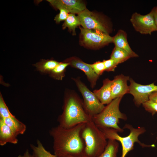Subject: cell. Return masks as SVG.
<instances>
[{
  "label": "cell",
  "instance_id": "obj_1",
  "mask_svg": "<svg viewBox=\"0 0 157 157\" xmlns=\"http://www.w3.org/2000/svg\"><path fill=\"white\" fill-rule=\"evenodd\" d=\"M85 123L66 128L58 125L50 130L53 139V149L57 157L84 155L85 145L81 132Z\"/></svg>",
  "mask_w": 157,
  "mask_h": 157
},
{
  "label": "cell",
  "instance_id": "obj_2",
  "mask_svg": "<svg viewBox=\"0 0 157 157\" xmlns=\"http://www.w3.org/2000/svg\"><path fill=\"white\" fill-rule=\"evenodd\" d=\"M62 114L58 117V125L66 128L85 123L92 117L87 113L83 101L76 93L69 90L65 94Z\"/></svg>",
  "mask_w": 157,
  "mask_h": 157
},
{
  "label": "cell",
  "instance_id": "obj_3",
  "mask_svg": "<svg viewBox=\"0 0 157 157\" xmlns=\"http://www.w3.org/2000/svg\"><path fill=\"white\" fill-rule=\"evenodd\" d=\"M81 136L85 145L84 155L88 157L99 156L107 144V139L103 132L92 120L85 124Z\"/></svg>",
  "mask_w": 157,
  "mask_h": 157
},
{
  "label": "cell",
  "instance_id": "obj_4",
  "mask_svg": "<svg viewBox=\"0 0 157 157\" xmlns=\"http://www.w3.org/2000/svg\"><path fill=\"white\" fill-rule=\"evenodd\" d=\"M123 97L117 98L105 106L99 113L92 117V120L99 128H111L118 132H123V130L118 125L119 119H127L126 115L121 113L119 109V104Z\"/></svg>",
  "mask_w": 157,
  "mask_h": 157
},
{
  "label": "cell",
  "instance_id": "obj_5",
  "mask_svg": "<svg viewBox=\"0 0 157 157\" xmlns=\"http://www.w3.org/2000/svg\"><path fill=\"white\" fill-rule=\"evenodd\" d=\"M123 128L127 129L130 130V133L127 136H120L118 134V132L113 128L99 129L103 132L107 139L114 140L119 141L121 143L122 148L121 157H125L127 154L133 149L134 144L135 142L138 143L140 145L143 147L151 146L142 143L138 140V136L146 131L144 127H139L135 128L131 125L126 124Z\"/></svg>",
  "mask_w": 157,
  "mask_h": 157
},
{
  "label": "cell",
  "instance_id": "obj_6",
  "mask_svg": "<svg viewBox=\"0 0 157 157\" xmlns=\"http://www.w3.org/2000/svg\"><path fill=\"white\" fill-rule=\"evenodd\" d=\"M78 17L83 28L97 30L109 34L112 27L106 17L90 11L86 8L78 14Z\"/></svg>",
  "mask_w": 157,
  "mask_h": 157
},
{
  "label": "cell",
  "instance_id": "obj_7",
  "mask_svg": "<svg viewBox=\"0 0 157 157\" xmlns=\"http://www.w3.org/2000/svg\"><path fill=\"white\" fill-rule=\"evenodd\" d=\"M72 79L83 97L84 108L88 114L92 117L100 113L105 107L104 105L79 78H73Z\"/></svg>",
  "mask_w": 157,
  "mask_h": 157
},
{
  "label": "cell",
  "instance_id": "obj_8",
  "mask_svg": "<svg viewBox=\"0 0 157 157\" xmlns=\"http://www.w3.org/2000/svg\"><path fill=\"white\" fill-rule=\"evenodd\" d=\"M81 41L90 48H100L113 42V37L99 31L80 27Z\"/></svg>",
  "mask_w": 157,
  "mask_h": 157
},
{
  "label": "cell",
  "instance_id": "obj_9",
  "mask_svg": "<svg viewBox=\"0 0 157 157\" xmlns=\"http://www.w3.org/2000/svg\"><path fill=\"white\" fill-rule=\"evenodd\" d=\"M130 21L135 30L141 34L151 35L153 32L156 31L154 8L145 15L134 13Z\"/></svg>",
  "mask_w": 157,
  "mask_h": 157
},
{
  "label": "cell",
  "instance_id": "obj_10",
  "mask_svg": "<svg viewBox=\"0 0 157 157\" xmlns=\"http://www.w3.org/2000/svg\"><path fill=\"white\" fill-rule=\"evenodd\" d=\"M129 93L133 97L134 101L137 106H139L149 100L150 94L157 90V85L154 83L142 85L136 83L132 78L130 79Z\"/></svg>",
  "mask_w": 157,
  "mask_h": 157
},
{
  "label": "cell",
  "instance_id": "obj_11",
  "mask_svg": "<svg viewBox=\"0 0 157 157\" xmlns=\"http://www.w3.org/2000/svg\"><path fill=\"white\" fill-rule=\"evenodd\" d=\"M64 61L69 63V65L72 67L83 71L90 83L91 88H93L95 87L99 76L94 72L90 64L85 63L78 58L74 57L68 58Z\"/></svg>",
  "mask_w": 157,
  "mask_h": 157
},
{
  "label": "cell",
  "instance_id": "obj_12",
  "mask_svg": "<svg viewBox=\"0 0 157 157\" xmlns=\"http://www.w3.org/2000/svg\"><path fill=\"white\" fill-rule=\"evenodd\" d=\"M55 8H63L70 13L79 14L86 9L85 4L82 1L78 0H47Z\"/></svg>",
  "mask_w": 157,
  "mask_h": 157
},
{
  "label": "cell",
  "instance_id": "obj_13",
  "mask_svg": "<svg viewBox=\"0 0 157 157\" xmlns=\"http://www.w3.org/2000/svg\"><path fill=\"white\" fill-rule=\"evenodd\" d=\"M130 79L129 76L122 74L115 76L112 80L111 92L113 99L117 98L123 97L129 93V86L127 85V81Z\"/></svg>",
  "mask_w": 157,
  "mask_h": 157
},
{
  "label": "cell",
  "instance_id": "obj_14",
  "mask_svg": "<svg viewBox=\"0 0 157 157\" xmlns=\"http://www.w3.org/2000/svg\"><path fill=\"white\" fill-rule=\"evenodd\" d=\"M112 80L108 78L103 81L102 86L98 90H95L93 92L99 100L104 105L108 104L113 100L112 95Z\"/></svg>",
  "mask_w": 157,
  "mask_h": 157
},
{
  "label": "cell",
  "instance_id": "obj_15",
  "mask_svg": "<svg viewBox=\"0 0 157 157\" xmlns=\"http://www.w3.org/2000/svg\"><path fill=\"white\" fill-rule=\"evenodd\" d=\"M113 42L115 47L122 49L127 52L131 58L137 57L138 55L131 49L127 40L126 32L122 29L119 30L117 33L113 37Z\"/></svg>",
  "mask_w": 157,
  "mask_h": 157
},
{
  "label": "cell",
  "instance_id": "obj_16",
  "mask_svg": "<svg viewBox=\"0 0 157 157\" xmlns=\"http://www.w3.org/2000/svg\"><path fill=\"white\" fill-rule=\"evenodd\" d=\"M18 142L17 137L9 127L0 118V145L3 146L8 142L16 144Z\"/></svg>",
  "mask_w": 157,
  "mask_h": 157
},
{
  "label": "cell",
  "instance_id": "obj_17",
  "mask_svg": "<svg viewBox=\"0 0 157 157\" xmlns=\"http://www.w3.org/2000/svg\"><path fill=\"white\" fill-rule=\"evenodd\" d=\"M1 119L9 127L16 137L19 134H23L25 132L26 129V125L18 120L14 116L13 117Z\"/></svg>",
  "mask_w": 157,
  "mask_h": 157
},
{
  "label": "cell",
  "instance_id": "obj_18",
  "mask_svg": "<svg viewBox=\"0 0 157 157\" xmlns=\"http://www.w3.org/2000/svg\"><path fill=\"white\" fill-rule=\"evenodd\" d=\"M60 63L53 60L42 59L34 65L39 71L44 73H49Z\"/></svg>",
  "mask_w": 157,
  "mask_h": 157
},
{
  "label": "cell",
  "instance_id": "obj_19",
  "mask_svg": "<svg viewBox=\"0 0 157 157\" xmlns=\"http://www.w3.org/2000/svg\"><path fill=\"white\" fill-rule=\"evenodd\" d=\"M119 144L117 140L108 139L107 145L102 153L97 157H117Z\"/></svg>",
  "mask_w": 157,
  "mask_h": 157
},
{
  "label": "cell",
  "instance_id": "obj_20",
  "mask_svg": "<svg viewBox=\"0 0 157 157\" xmlns=\"http://www.w3.org/2000/svg\"><path fill=\"white\" fill-rule=\"evenodd\" d=\"M80 25H81V23L78 16H76L74 14L70 13L62 26L63 29L68 28L69 30L72 31L73 35H74L76 33L75 28Z\"/></svg>",
  "mask_w": 157,
  "mask_h": 157
},
{
  "label": "cell",
  "instance_id": "obj_21",
  "mask_svg": "<svg viewBox=\"0 0 157 157\" xmlns=\"http://www.w3.org/2000/svg\"><path fill=\"white\" fill-rule=\"evenodd\" d=\"M37 146L33 144L30 145L33 151L32 156L33 157H57L55 155H53L47 151L39 140H37Z\"/></svg>",
  "mask_w": 157,
  "mask_h": 157
},
{
  "label": "cell",
  "instance_id": "obj_22",
  "mask_svg": "<svg viewBox=\"0 0 157 157\" xmlns=\"http://www.w3.org/2000/svg\"><path fill=\"white\" fill-rule=\"evenodd\" d=\"M69 65V63L64 61L59 64L49 74L51 76L55 79L62 80L65 76L66 68Z\"/></svg>",
  "mask_w": 157,
  "mask_h": 157
},
{
  "label": "cell",
  "instance_id": "obj_23",
  "mask_svg": "<svg viewBox=\"0 0 157 157\" xmlns=\"http://www.w3.org/2000/svg\"><path fill=\"white\" fill-rule=\"evenodd\" d=\"M131 58L125 51L115 47L110 55V58L114 60L118 64L122 63Z\"/></svg>",
  "mask_w": 157,
  "mask_h": 157
},
{
  "label": "cell",
  "instance_id": "obj_24",
  "mask_svg": "<svg viewBox=\"0 0 157 157\" xmlns=\"http://www.w3.org/2000/svg\"><path fill=\"white\" fill-rule=\"evenodd\" d=\"M10 111L1 94L0 95V117L4 119L14 116Z\"/></svg>",
  "mask_w": 157,
  "mask_h": 157
},
{
  "label": "cell",
  "instance_id": "obj_25",
  "mask_svg": "<svg viewBox=\"0 0 157 157\" xmlns=\"http://www.w3.org/2000/svg\"><path fill=\"white\" fill-rule=\"evenodd\" d=\"M142 105L145 110L151 113L152 115L157 113V103L149 100Z\"/></svg>",
  "mask_w": 157,
  "mask_h": 157
},
{
  "label": "cell",
  "instance_id": "obj_26",
  "mask_svg": "<svg viewBox=\"0 0 157 157\" xmlns=\"http://www.w3.org/2000/svg\"><path fill=\"white\" fill-rule=\"evenodd\" d=\"M90 65L94 72L99 76L105 71V66L103 61H97Z\"/></svg>",
  "mask_w": 157,
  "mask_h": 157
},
{
  "label": "cell",
  "instance_id": "obj_27",
  "mask_svg": "<svg viewBox=\"0 0 157 157\" xmlns=\"http://www.w3.org/2000/svg\"><path fill=\"white\" fill-rule=\"evenodd\" d=\"M57 9L59 10L60 12L55 17L54 20L56 23H59L61 21H65L66 19L69 12L67 10L61 7H59Z\"/></svg>",
  "mask_w": 157,
  "mask_h": 157
},
{
  "label": "cell",
  "instance_id": "obj_28",
  "mask_svg": "<svg viewBox=\"0 0 157 157\" xmlns=\"http://www.w3.org/2000/svg\"><path fill=\"white\" fill-rule=\"evenodd\" d=\"M105 67V71L114 72L118 64L113 59L110 58L103 61Z\"/></svg>",
  "mask_w": 157,
  "mask_h": 157
},
{
  "label": "cell",
  "instance_id": "obj_29",
  "mask_svg": "<svg viewBox=\"0 0 157 157\" xmlns=\"http://www.w3.org/2000/svg\"><path fill=\"white\" fill-rule=\"evenodd\" d=\"M149 100L157 103V90L152 92L150 95Z\"/></svg>",
  "mask_w": 157,
  "mask_h": 157
},
{
  "label": "cell",
  "instance_id": "obj_30",
  "mask_svg": "<svg viewBox=\"0 0 157 157\" xmlns=\"http://www.w3.org/2000/svg\"><path fill=\"white\" fill-rule=\"evenodd\" d=\"M18 157H33L29 152L28 151L27 149L23 155H19Z\"/></svg>",
  "mask_w": 157,
  "mask_h": 157
},
{
  "label": "cell",
  "instance_id": "obj_31",
  "mask_svg": "<svg viewBox=\"0 0 157 157\" xmlns=\"http://www.w3.org/2000/svg\"><path fill=\"white\" fill-rule=\"evenodd\" d=\"M154 17L156 27V31H157V7L155 6L154 7Z\"/></svg>",
  "mask_w": 157,
  "mask_h": 157
},
{
  "label": "cell",
  "instance_id": "obj_32",
  "mask_svg": "<svg viewBox=\"0 0 157 157\" xmlns=\"http://www.w3.org/2000/svg\"><path fill=\"white\" fill-rule=\"evenodd\" d=\"M66 157H88L85 155H83L79 156H68Z\"/></svg>",
  "mask_w": 157,
  "mask_h": 157
}]
</instances>
